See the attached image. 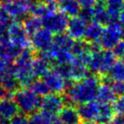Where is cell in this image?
<instances>
[{"label":"cell","mask_w":124,"mask_h":124,"mask_svg":"<svg viewBox=\"0 0 124 124\" xmlns=\"http://www.w3.org/2000/svg\"><path fill=\"white\" fill-rule=\"evenodd\" d=\"M100 78L95 75H89L78 81L67 82L66 97L64 100L70 101V105L83 104L86 102L95 101Z\"/></svg>","instance_id":"obj_1"},{"label":"cell","mask_w":124,"mask_h":124,"mask_svg":"<svg viewBox=\"0 0 124 124\" xmlns=\"http://www.w3.org/2000/svg\"><path fill=\"white\" fill-rule=\"evenodd\" d=\"M115 61L116 57L111 49H101L91 53L87 67L93 74L102 77L108 73Z\"/></svg>","instance_id":"obj_2"},{"label":"cell","mask_w":124,"mask_h":124,"mask_svg":"<svg viewBox=\"0 0 124 124\" xmlns=\"http://www.w3.org/2000/svg\"><path fill=\"white\" fill-rule=\"evenodd\" d=\"M13 101L22 113L30 115L39 108L40 97L36 95L28 88H20L13 93Z\"/></svg>","instance_id":"obj_3"},{"label":"cell","mask_w":124,"mask_h":124,"mask_svg":"<svg viewBox=\"0 0 124 124\" xmlns=\"http://www.w3.org/2000/svg\"><path fill=\"white\" fill-rule=\"evenodd\" d=\"M69 17L61 11L47 12L46 15L41 17L42 26L51 33L59 34L66 31Z\"/></svg>","instance_id":"obj_4"},{"label":"cell","mask_w":124,"mask_h":124,"mask_svg":"<svg viewBox=\"0 0 124 124\" xmlns=\"http://www.w3.org/2000/svg\"><path fill=\"white\" fill-rule=\"evenodd\" d=\"M122 27L116 21L111 22L103 28L102 34L99 39V43L104 49H112V47L121 39Z\"/></svg>","instance_id":"obj_5"},{"label":"cell","mask_w":124,"mask_h":124,"mask_svg":"<svg viewBox=\"0 0 124 124\" xmlns=\"http://www.w3.org/2000/svg\"><path fill=\"white\" fill-rule=\"evenodd\" d=\"M8 34L9 41L12 44L21 46L23 48L26 46H31L29 36L27 35V31L25 30L22 22L14 21L8 27Z\"/></svg>","instance_id":"obj_6"},{"label":"cell","mask_w":124,"mask_h":124,"mask_svg":"<svg viewBox=\"0 0 124 124\" xmlns=\"http://www.w3.org/2000/svg\"><path fill=\"white\" fill-rule=\"evenodd\" d=\"M64 106L65 103L63 96L59 93H48L46 96L40 98L39 108L44 112L58 115Z\"/></svg>","instance_id":"obj_7"},{"label":"cell","mask_w":124,"mask_h":124,"mask_svg":"<svg viewBox=\"0 0 124 124\" xmlns=\"http://www.w3.org/2000/svg\"><path fill=\"white\" fill-rule=\"evenodd\" d=\"M28 2L24 1V0H11L7 3H3L2 6L15 21L21 22L29 14L28 13Z\"/></svg>","instance_id":"obj_8"},{"label":"cell","mask_w":124,"mask_h":124,"mask_svg":"<svg viewBox=\"0 0 124 124\" xmlns=\"http://www.w3.org/2000/svg\"><path fill=\"white\" fill-rule=\"evenodd\" d=\"M53 33L46 28H40L30 37V45L33 49L38 52L47 48L53 40Z\"/></svg>","instance_id":"obj_9"},{"label":"cell","mask_w":124,"mask_h":124,"mask_svg":"<svg viewBox=\"0 0 124 124\" xmlns=\"http://www.w3.org/2000/svg\"><path fill=\"white\" fill-rule=\"evenodd\" d=\"M42 78L49 90L53 93H61L65 91L67 80L64 79L56 70H49Z\"/></svg>","instance_id":"obj_10"},{"label":"cell","mask_w":124,"mask_h":124,"mask_svg":"<svg viewBox=\"0 0 124 124\" xmlns=\"http://www.w3.org/2000/svg\"><path fill=\"white\" fill-rule=\"evenodd\" d=\"M87 24L78 16H73L68 21L66 30L73 40H81L84 38Z\"/></svg>","instance_id":"obj_11"},{"label":"cell","mask_w":124,"mask_h":124,"mask_svg":"<svg viewBox=\"0 0 124 124\" xmlns=\"http://www.w3.org/2000/svg\"><path fill=\"white\" fill-rule=\"evenodd\" d=\"M100 108V103L98 101H91L83 104H79L78 112L80 120L84 121H95Z\"/></svg>","instance_id":"obj_12"},{"label":"cell","mask_w":124,"mask_h":124,"mask_svg":"<svg viewBox=\"0 0 124 124\" xmlns=\"http://www.w3.org/2000/svg\"><path fill=\"white\" fill-rule=\"evenodd\" d=\"M58 120L61 124H79L81 122L78 109L72 105H67L58 112Z\"/></svg>","instance_id":"obj_13"},{"label":"cell","mask_w":124,"mask_h":124,"mask_svg":"<svg viewBox=\"0 0 124 124\" xmlns=\"http://www.w3.org/2000/svg\"><path fill=\"white\" fill-rule=\"evenodd\" d=\"M116 94L114 93L113 89L110 87L109 82H103L99 85L97 90L96 99L99 103H105L110 104L116 99Z\"/></svg>","instance_id":"obj_14"},{"label":"cell","mask_w":124,"mask_h":124,"mask_svg":"<svg viewBox=\"0 0 124 124\" xmlns=\"http://www.w3.org/2000/svg\"><path fill=\"white\" fill-rule=\"evenodd\" d=\"M93 21L101 24V25H108L111 23V19L106 10L104 0H97L96 4L93 6Z\"/></svg>","instance_id":"obj_15"},{"label":"cell","mask_w":124,"mask_h":124,"mask_svg":"<svg viewBox=\"0 0 124 124\" xmlns=\"http://www.w3.org/2000/svg\"><path fill=\"white\" fill-rule=\"evenodd\" d=\"M19 112V109L13 101L12 98H7L0 100V118L5 120H10L16 113Z\"/></svg>","instance_id":"obj_16"},{"label":"cell","mask_w":124,"mask_h":124,"mask_svg":"<svg viewBox=\"0 0 124 124\" xmlns=\"http://www.w3.org/2000/svg\"><path fill=\"white\" fill-rule=\"evenodd\" d=\"M28 124H61L57 115L44 112H34L28 118Z\"/></svg>","instance_id":"obj_17"},{"label":"cell","mask_w":124,"mask_h":124,"mask_svg":"<svg viewBox=\"0 0 124 124\" xmlns=\"http://www.w3.org/2000/svg\"><path fill=\"white\" fill-rule=\"evenodd\" d=\"M58 8L68 16H77L80 11V6L78 0H57Z\"/></svg>","instance_id":"obj_18"},{"label":"cell","mask_w":124,"mask_h":124,"mask_svg":"<svg viewBox=\"0 0 124 124\" xmlns=\"http://www.w3.org/2000/svg\"><path fill=\"white\" fill-rule=\"evenodd\" d=\"M74 43V40L68 34L59 33L53 37V40L51 45L53 46L56 50L63 51V50H70L72 45Z\"/></svg>","instance_id":"obj_19"},{"label":"cell","mask_w":124,"mask_h":124,"mask_svg":"<svg viewBox=\"0 0 124 124\" xmlns=\"http://www.w3.org/2000/svg\"><path fill=\"white\" fill-rule=\"evenodd\" d=\"M102 31H103L102 25L97 23L95 21L89 23V25L86 27L85 35H84L85 41H87L88 43L99 41V39L102 34Z\"/></svg>","instance_id":"obj_20"},{"label":"cell","mask_w":124,"mask_h":124,"mask_svg":"<svg viewBox=\"0 0 124 124\" xmlns=\"http://www.w3.org/2000/svg\"><path fill=\"white\" fill-rule=\"evenodd\" d=\"M49 68H50V64L48 62L39 56H37L36 54L35 58H33L32 63H31V69H32L34 77L42 78L49 70Z\"/></svg>","instance_id":"obj_21"},{"label":"cell","mask_w":124,"mask_h":124,"mask_svg":"<svg viewBox=\"0 0 124 124\" xmlns=\"http://www.w3.org/2000/svg\"><path fill=\"white\" fill-rule=\"evenodd\" d=\"M104 4L111 22L118 20L119 15L124 8V0H104Z\"/></svg>","instance_id":"obj_22"},{"label":"cell","mask_w":124,"mask_h":124,"mask_svg":"<svg viewBox=\"0 0 124 124\" xmlns=\"http://www.w3.org/2000/svg\"><path fill=\"white\" fill-rule=\"evenodd\" d=\"M113 117H114V111L110 104L100 103L99 112L95 120L97 124H109Z\"/></svg>","instance_id":"obj_23"},{"label":"cell","mask_w":124,"mask_h":124,"mask_svg":"<svg viewBox=\"0 0 124 124\" xmlns=\"http://www.w3.org/2000/svg\"><path fill=\"white\" fill-rule=\"evenodd\" d=\"M21 22L23 24L24 28L27 31V35L29 36V38L42 27L41 18L32 15H28L27 16H26Z\"/></svg>","instance_id":"obj_24"},{"label":"cell","mask_w":124,"mask_h":124,"mask_svg":"<svg viewBox=\"0 0 124 124\" xmlns=\"http://www.w3.org/2000/svg\"><path fill=\"white\" fill-rule=\"evenodd\" d=\"M70 67H71V80L72 81L80 80L87 76H89V70L88 67L80 62L73 59V61L70 63Z\"/></svg>","instance_id":"obj_25"},{"label":"cell","mask_w":124,"mask_h":124,"mask_svg":"<svg viewBox=\"0 0 124 124\" xmlns=\"http://www.w3.org/2000/svg\"><path fill=\"white\" fill-rule=\"evenodd\" d=\"M108 78L113 81L124 82V59H118L108 70Z\"/></svg>","instance_id":"obj_26"},{"label":"cell","mask_w":124,"mask_h":124,"mask_svg":"<svg viewBox=\"0 0 124 124\" xmlns=\"http://www.w3.org/2000/svg\"><path fill=\"white\" fill-rule=\"evenodd\" d=\"M0 83L6 89V90L12 95L15 91H16L17 89L21 88L19 82H18L15 75L12 73H8V72H6L4 74Z\"/></svg>","instance_id":"obj_27"},{"label":"cell","mask_w":124,"mask_h":124,"mask_svg":"<svg viewBox=\"0 0 124 124\" xmlns=\"http://www.w3.org/2000/svg\"><path fill=\"white\" fill-rule=\"evenodd\" d=\"M48 12L46 4L41 1L33 0L28 2V13L38 17H42Z\"/></svg>","instance_id":"obj_28"},{"label":"cell","mask_w":124,"mask_h":124,"mask_svg":"<svg viewBox=\"0 0 124 124\" xmlns=\"http://www.w3.org/2000/svg\"><path fill=\"white\" fill-rule=\"evenodd\" d=\"M28 89H31L39 97H44V96L47 95L48 93H50L48 87L46 86L43 79H34L29 85Z\"/></svg>","instance_id":"obj_29"},{"label":"cell","mask_w":124,"mask_h":124,"mask_svg":"<svg viewBox=\"0 0 124 124\" xmlns=\"http://www.w3.org/2000/svg\"><path fill=\"white\" fill-rule=\"evenodd\" d=\"M74 59V56L70 50L57 51L54 58V62L56 65H62V64H69L71 63Z\"/></svg>","instance_id":"obj_30"},{"label":"cell","mask_w":124,"mask_h":124,"mask_svg":"<svg viewBox=\"0 0 124 124\" xmlns=\"http://www.w3.org/2000/svg\"><path fill=\"white\" fill-rule=\"evenodd\" d=\"M112 109L114 114L124 116V95H120L112 102Z\"/></svg>","instance_id":"obj_31"},{"label":"cell","mask_w":124,"mask_h":124,"mask_svg":"<svg viewBox=\"0 0 124 124\" xmlns=\"http://www.w3.org/2000/svg\"><path fill=\"white\" fill-rule=\"evenodd\" d=\"M14 21L15 20L10 16V15L5 9V8L2 6V4H0V25L9 27Z\"/></svg>","instance_id":"obj_32"},{"label":"cell","mask_w":124,"mask_h":124,"mask_svg":"<svg viewBox=\"0 0 124 124\" xmlns=\"http://www.w3.org/2000/svg\"><path fill=\"white\" fill-rule=\"evenodd\" d=\"M78 16L81 18L86 24H89L93 21V9L91 8H80V11Z\"/></svg>","instance_id":"obj_33"},{"label":"cell","mask_w":124,"mask_h":124,"mask_svg":"<svg viewBox=\"0 0 124 124\" xmlns=\"http://www.w3.org/2000/svg\"><path fill=\"white\" fill-rule=\"evenodd\" d=\"M9 124H28V118L25 113L18 112L9 120Z\"/></svg>","instance_id":"obj_34"},{"label":"cell","mask_w":124,"mask_h":124,"mask_svg":"<svg viewBox=\"0 0 124 124\" xmlns=\"http://www.w3.org/2000/svg\"><path fill=\"white\" fill-rule=\"evenodd\" d=\"M112 52L119 59H124V41L120 39L112 47Z\"/></svg>","instance_id":"obj_35"},{"label":"cell","mask_w":124,"mask_h":124,"mask_svg":"<svg viewBox=\"0 0 124 124\" xmlns=\"http://www.w3.org/2000/svg\"><path fill=\"white\" fill-rule=\"evenodd\" d=\"M111 89H113L114 93L120 96V95H124V82L122 81H112L109 82Z\"/></svg>","instance_id":"obj_36"},{"label":"cell","mask_w":124,"mask_h":124,"mask_svg":"<svg viewBox=\"0 0 124 124\" xmlns=\"http://www.w3.org/2000/svg\"><path fill=\"white\" fill-rule=\"evenodd\" d=\"M81 8H91L96 4L97 0H78Z\"/></svg>","instance_id":"obj_37"},{"label":"cell","mask_w":124,"mask_h":124,"mask_svg":"<svg viewBox=\"0 0 124 124\" xmlns=\"http://www.w3.org/2000/svg\"><path fill=\"white\" fill-rule=\"evenodd\" d=\"M109 124H124V116L117 115L116 117H113Z\"/></svg>","instance_id":"obj_38"},{"label":"cell","mask_w":124,"mask_h":124,"mask_svg":"<svg viewBox=\"0 0 124 124\" xmlns=\"http://www.w3.org/2000/svg\"><path fill=\"white\" fill-rule=\"evenodd\" d=\"M118 19H119V21H120V25H123L124 26V8H123V9L121 10V12L120 13Z\"/></svg>","instance_id":"obj_39"},{"label":"cell","mask_w":124,"mask_h":124,"mask_svg":"<svg viewBox=\"0 0 124 124\" xmlns=\"http://www.w3.org/2000/svg\"><path fill=\"white\" fill-rule=\"evenodd\" d=\"M0 124H9V120L0 118Z\"/></svg>","instance_id":"obj_40"},{"label":"cell","mask_w":124,"mask_h":124,"mask_svg":"<svg viewBox=\"0 0 124 124\" xmlns=\"http://www.w3.org/2000/svg\"><path fill=\"white\" fill-rule=\"evenodd\" d=\"M6 73V72H3V71H0V82H1V79H2V78H3V76H4V74Z\"/></svg>","instance_id":"obj_41"},{"label":"cell","mask_w":124,"mask_h":124,"mask_svg":"<svg viewBox=\"0 0 124 124\" xmlns=\"http://www.w3.org/2000/svg\"><path fill=\"white\" fill-rule=\"evenodd\" d=\"M79 124H95V123H93L92 121H84L83 123H81V122H80Z\"/></svg>","instance_id":"obj_42"},{"label":"cell","mask_w":124,"mask_h":124,"mask_svg":"<svg viewBox=\"0 0 124 124\" xmlns=\"http://www.w3.org/2000/svg\"><path fill=\"white\" fill-rule=\"evenodd\" d=\"M121 39H122V40L124 41V28L121 29Z\"/></svg>","instance_id":"obj_43"},{"label":"cell","mask_w":124,"mask_h":124,"mask_svg":"<svg viewBox=\"0 0 124 124\" xmlns=\"http://www.w3.org/2000/svg\"><path fill=\"white\" fill-rule=\"evenodd\" d=\"M9 1H11V0H0V3H1V4H3V3H7V2H9Z\"/></svg>","instance_id":"obj_44"},{"label":"cell","mask_w":124,"mask_h":124,"mask_svg":"<svg viewBox=\"0 0 124 124\" xmlns=\"http://www.w3.org/2000/svg\"><path fill=\"white\" fill-rule=\"evenodd\" d=\"M24 1H27L28 2V1H33V0H24Z\"/></svg>","instance_id":"obj_45"}]
</instances>
